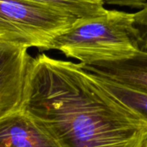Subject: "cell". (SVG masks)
I'll return each instance as SVG.
<instances>
[{"instance_id":"8992f818","label":"cell","mask_w":147,"mask_h":147,"mask_svg":"<svg viewBox=\"0 0 147 147\" xmlns=\"http://www.w3.org/2000/svg\"><path fill=\"white\" fill-rule=\"evenodd\" d=\"M80 65L96 76L147 94V52L139 49L127 59Z\"/></svg>"},{"instance_id":"8fae6325","label":"cell","mask_w":147,"mask_h":147,"mask_svg":"<svg viewBox=\"0 0 147 147\" xmlns=\"http://www.w3.org/2000/svg\"><path fill=\"white\" fill-rule=\"evenodd\" d=\"M145 147H147V145H146V146H145Z\"/></svg>"},{"instance_id":"9c48e42d","label":"cell","mask_w":147,"mask_h":147,"mask_svg":"<svg viewBox=\"0 0 147 147\" xmlns=\"http://www.w3.org/2000/svg\"><path fill=\"white\" fill-rule=\"evenodd\" d=\"M134 15V25L138 31L139 49L147 52V5Z\"/></svg>"},{"instance_id":"7a4b0ae2","label":"cell","mask_w":147,"mask_h":147,"mask_svg":"<svg viewBox=\"0 0 147 147\" xmlns=\"http://www.w3.org/2000/svg\"><path fill=\"white\" fill-rule=\"evenodd\" d=\"M52 49L82 65L127 59L139 50L134 15L107 10L97 17L79 18L55 39Z\"/></svg>"},{"instance_id":"6da1fadb","label":"cell","mask_w":147,"mask_h":147,"mask_svg":"<svg viewBox=\"0 0 147 147\" xmlns=\"http://www.w3.org/2000/svg\"><path fill=\"white\" fill-rule=\"evenodd\" d=\"M22 110L61 147L147 145V121L71 61L33 58Z\"/></svg>"},{"instance_id":"3957f363","label":"cell","mask_w":147,"mask_h":147,"mask_svg":"<svg viewBox=\"0 0 147 147\" xmlns=\"http://www.w3.org/2000/svg\"><path fill=\"white\" fill-rule=\"evenodd\" d=\"M76 17L25 0H0V42L49 50Z\"/></svg>"},{"instance_id":"277c9868","label":"cell","mask_w":147,"mask_h":147,"mask_svg":"<svg viewBox=\"0 0 147 147\" xmlns=\"http://www.w3.org/2000/svg\"><path fill=\"white\" fill-rule=\"evenodd\" d=\"M33 58L26 48L0 42V119L22 110Z\"/></svg>"},{"instance_id":"30bf717a","label":"cell","mask_w":147,"mask_h":147,"mask_svg":"<svg viewBox=\"0 0 147 147\" xmlns=\"http://www.w3.org/2000/svg\"><path fill=\"white\" fill-rule=\"evenodd\" d=\"M104 5H116L132 9H143L147 5V0H100Z\"/></svg>"},{"instance_id":"5b68a950","label":"cell","mask_w":147,"mask_h":147,"mask_svg":"<svg viewBox=\"0 0 147 147\" xmlns=\"http://www.w3.org/2000/svg\"><path fill=\"white\" fill-rule=\"evenodd\" d=\"M0 147H61L24 110L0 119Z\"/></svg>"},{"instance_id":"ba28073f","label":"cell","mask_w":147,"mask_h":147,"mask_svg":"<svg viewBox=\"0 0 147 147\" xmlns=\"http://www.w3.org/2000/svg\"><path fill=\"white\" fill-rule=\"evenodd\" d=\"M94 76L100 83L118 100L133 109L147 121V94L134 90L96 76Z\"/></svg>"},{"instance_id":"52a82bcc","label":"cell","mask_w":147,"mask_h":147,"mask_svg":"<svg viewBox=\"0 0 147 147\" xmlns=\"http://www.w3.org/2000/svg\"><path fill=\"white\" fill-rule=\"evenodd\" d=\"M45 5L72 15L76 18H88L104 14L107 9L100 0H25Z\"/></svg>"}]
</instances>
